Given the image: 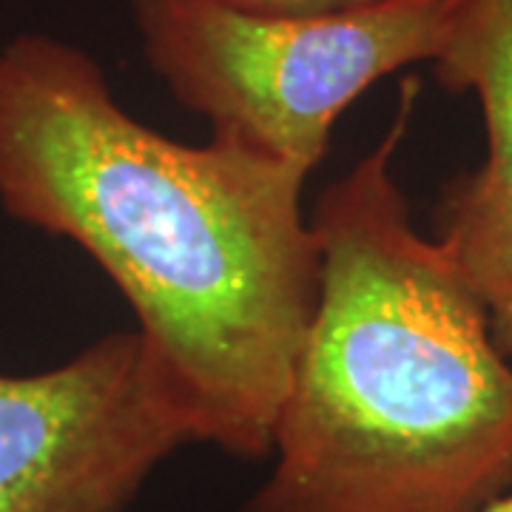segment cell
<instances>
[{
    "label": "cell",
    "mask_w": 512,
    "mask_h": 512,
    "mask_svg": "<svg viewBox=\"0 0 512 512\" xmlns=\"http://www.w3.org/2000/svg\"><path fill=\"white\" fill-rule=\"evenodd\" d=\"M458 0H390L342 15H248L202 0H134L151 72L211 137L308 174L336 120L390 74L433 63Z\"/></svg>",
    "instance_id": "3957f363"
},
{
    "label": "cell",
    "mask_w": 512,
    "mask_h": 512,
    "mask_svg": "<svg viewBox=\"0 0 512 512\" xmlns=\"http://www.w3.org/2000/svg\"><path fill=\"white\" fill-rule=\"evenodd\" d=\"M191 427L137 330L66 365L0 376V512H123Z\"/></svg>",
    "instance_id": "277c9868"
},
{
    "label": "cell",
    "mask_w": 512,
    "mask_h": 512,
    "mask_svg": "<svg viewBox=\"0 0 512 512\" xmlns=\"http://www.w3.org/2000/svg\"><path fill=\"white\" fill-rule=\"evenodd\" d=\"M225 6L234 12L248 15H282V18H308V15H342V12H359L370 6H382L390 0H202Z\"/></svg>",
    "instance_id": "8992f818"
},
{
    "label": "cell",
    "mask_w": 512,
    "mask_h": 512,
    "mask_svg": "<svg viewBox=\"0 0 512 512\" xmlns=\"http://www.w3.org/2000/svg\"><path fill=\"white\" fill-rule=\"evenodd\" d=\"M433 69L447 92L473 94L484 120V160L444 185L433 239L512 359V0H458Z\"/></svg>",
    "instance_id": "5b68a950"
},
{
    "label": "cell",
    "mask_w": 512,
    "mask_h": 512,
    "mask_svg": "<svg viewBox=\"0 0 512 512\" xmlns=\"http://www.w3.org/2000/svg\"><path fill=\"white\" fill-rule=\"evenodd\" d=\"M484 512H512V490H507L504 495H498Z\"/></svg>",
    "instance_id": "52a82bcc"
},
{
    "label": "cell",
    "mask_w": 512,
    "mask_h": 512,
    "mask_svg": "<svg viewBox=\"0 0 512 512\" xmlns=\"http://www.w3.org/2000/svg\"><path fill=\"white\" fill-rule=\"evenodd\" d=\"M416 86L379 146L311 214L322 282L242 512H484L512 490V359L393 163Z\"/></svg>",
    "instance_id": "7a4b0ae2"
},
{
    "label": "cell",
    "mask_w": 512,
    "mask_h": 512,
    "mask_svg": "<svg viewBox=\"0 0 512 512\" xmlns=\"http://www.w3.org/2000/svg\"><path fill=\"white\" fill-rule=\"evenodd\" d=\"M308 174L231 140L134 120L92 57L23 35L0 52V202L72 239L137 316L194 441L265 456L319 299Z\"/></svg>",
    "instance_id": "6da1fadb"
}]
</instances>
